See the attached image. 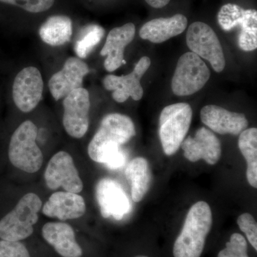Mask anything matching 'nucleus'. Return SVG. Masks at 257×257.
<instances>
[{
	"label": "nucleus",
	"mask_w": 257,
	"mask_h": 257,
	"mask_svg": "<svg viewBox=\"0 0 257 257\" xmlns=\"http://www.w3.org/2000/svg\"><path fill=\"white\" fill-rule=\"evenodd\" d=\"M105 30L100 25L91 24L83 28L74 44V50L78 58H87L101 41Z\"/></svg>",
	"instance_id": "23"
},
{
	"label": "nucleus",
	"mask_w": 257,
	"mask_h": 257,
	"mask_svg": "<svg viewBox=\"0 0 257 257\" xmlns=\"http://www.w3.org/2000/svg\"><path fill=\"white\" fill-rule=\"evenodd\" d=\"M146 3L150 6L157 9L164 8L170 3V0H145Z\"/></svg>",
	"instance_id": "30"
},
{
	"label": "nucleus",
	"mask_w": 257,
	"mask_h": 257,
	"mask_svg": "<svg viewBox=\"0 0 257 257\" xmlns=\"http://www.w3.org/2000/svg\"><path fill=\"white\" fill-rule=\"evenodd\" d=\"M237 224L246 234L250 244L257 251V224L253 216L248 213H243L238 217Z\"/></svg>",
	"instance_id": "28"
},
{
	"label": "nucleus",
	"mask_w": 257,
	"mask_h": 257,
	"mask_svg": "<svg viewBox=\"0 0 257 257\" xmlns=\"http://www.w3.org/2000/svg\"><path fill=\"white\" fill-rule=\"evenodd\" d=\"M238 146L247 164L246 179L248 184L257 188V128H246L240 134Z\"/></svg>",
	"instance_id": "22"
},
{
	"label": "nucleus",
	"mask_w": 257,
	"mask_h": 257,
	"mask_svg": "<svg viewBox=\"0 0 257 257\" xmlns=\"http://www.w3.org/2000/svg\"><path fill=\"white\" fill-rule=\"evenodd\" d=\"M210 78V70L202 58L192 52H186L177 62L172 80V92L179 96L199 92Z\"/></svg>",
	"instance_id": "6"
},
{
	"label": "nucleus",
	"mask_w": 257,
	"mask_h": 257,
	"mask_svg": "<svg viewBox=\"0 0 257 257\" xmlns=\"http://www.w3.org/2000/svg\"><path fill=\"white\" fill-rule=\"evenodd\" d=\"M186 41L191 52L207 60L215 72L224 70L226 66L224 52L211 27L202 22L192 23L187 30Z\"/></svg>",
	"instance_id": "7"
},
{
	"label": "nucleus",
	"mask_w": 257,
	"mask_h": 257,
	"mask_svg": "<svg viewBox=\"0 0 257 257\" xmlns=\"http://www.w3.org/2000/svg\"><path fill=\"white\" fill-rule=\"evenodd\" d=\"M42 205L41 199L35 193L25 194L0 219V239L22 241L32 236Z\"/></svg>",
	"instance_id": "3"
},
{
	"label": "nucleus",
	"mask_w": 257,
	"mask_h": 257,
	"mask_svg": "<svg viewBox=\"0 0 257 257\" xmlns=\"http://www.w3.org/2000/svg\"><path fill=\"white\" fill-rule=\"evenodd\" d=\"M136 28L133 23L112 29L106 37L100 55L106 57L104 67L109 72H114L124 62L125 48L133 41Z\"/></svg>",
	"instance_id": "18"
},
{
	"label": "nucleus",
	"mask_w": 257,
	"mask_h": 257,
	"mask_svg": "<svg viewBox=\"0 0 257 257\" xmlns=\"http://www.w3.org/2000/svg\"><path fill=\"white\" fill-rule=\"evenodd\" d=\"M241 32L238 43L241 50L251 52L257 48V12L245 10V15L239 25Z\"/></svg>",
	"instance_id": "24"
},
{
	"label": "nucleus",
	"mask_w": 257,
	"mask_h": 257,
	"mask_svg": "<svg viewBox=\"0 0 257 257\" xmlns=\"http://www.w3.org/2000/svg\"><path fill=\"white\" fill-rule=\"evenodd\" d=\"M44 82L37 67H27L15 77L13 85V98L15 105L22 112L33 111L42 100Z\"/></svg>",
	"instance_id": "10"
},
{
	"label": "nucleus",
	"mask_w": 257,
	"mask_h": 257,
	"mask_svg": "<svg viewBox=\"0 0 257 257\" xmlns=\"http://www.w3.org/2000/svg\"><path fill=\"white\" fill-rule=\"evenodd\" d=\"M200 116L206 126L219 135L229 134L236 136L248 127V120L244 114L228 111L219 106H204Z\"/></svg>",
	"instance_id": "16"
},
{
	"label": "nucleus",
	"mask_w": 257,
	"mask_h": 257,
	"mask_svg": "<svg viewBox=\"0 0 257 257\" xmlns=\"http://www.w3.org/2000/svg\"><path fill=\"white\" fill-rule=\"evenodd\" d=\"M192 119V109L187 103H177L164 108L160 116V138L167 156L178 151L188 133Z\"/></svg>",
	"instance_id": "5"
},
{
	"label": "nucleus",
	"mask_w": 257,
	"mask_h": 257,
	"mask_svg": "<svg viewBox=\"0 0 257 257\" xmlns=\"http://www.w3.org/2000/svg\"><path fill=\"white\" fill-rule=\"evenodd\" d=\"M184 156L189 162L200 160L214 165L220 160L221 142L215 135L206 127H201L196 132L194 138L188 137L181 145Z\"/></svg>",
	"instance_id": "14"
},
{
	"label": "nucleus",
	"mask_w": 257,
	"mask_h": 257,
	"mask_svg": "<svg viewBox=\"0 0 257 257\" xmlns=\"http://www.w3.org/2000/svg\"><path fill=\"white\" fill-rule=\"evenodd\" d=\"M217 257H249L247 241L242 235L234 233L226 243V247L218 253Z\"/></svg>",
	"instance_id": "26"
},
{
	"label": "nucleus",
	"mask_w": 257,
	"mask_h": 257,
	"mask_svg": "<svg viewBox=\"0 0 257 257\" xmlns=\"http://www.w3.org/2000/svg\"><path fill=\"white\" fill-rule=\"evenodd\" d=\"M187 18L181 14L171 18L154 19L142 27L140 36L152 43H162L182 34L187 28Z\"/></svg>",
	"instance_id": "19"
},
{
	"label": "nucleus",
	"mask_w": 257,
	"mask_h": 257,
	"mask_svg": "<svg viewBox=\"0 0 257 257\" xmlns=\"http://www.w3.org/2000/svg\"><path fill=\"white\" fill-rule=\"evenodd\" d=\"M45 184L51 190L62 188L66 192H82L84 185L72 155L60 151L49 161L45 171Z\"/></svg>",
	"instance_id": "8"
},
{
	"label": "nucleus",
	"mask_w": 257,
	"mask_h": 257,
	"mask_svg": "<svg viewBox=\"0 0 257 257\" xmlns=\"http://www.w3.org/2000/svg\"><path fill=\"white\" fill-rule=\"evenodd\" d=\"M42 236L62 257H82L83 250L72 226L65 221H51L42 228Z\"/></svg>",
	"instance_id": "17"
},
{
	"label": "nucleus",
	"mask_w": 257,
	"mask_h": 257,
	"mask_svg": "<svg viewBox=\"0 0 257 257\" xmlns=\"http://www.w3.org/2000/svg\"><path fill=\"white\" fill-rule=\"evenodd\" d=\"M73 32L72 20L65 15H54L47 19L39 30L42 41L59 47L70 41Z\"/></svg>",
	"instance_id": "20"
},
{
	"label": "nucleus",
	"mask_w": 257,
	"mask_h": 257,
	"mask_svg": "<svg viewBox=\"0 0 257 257\" xmlns=\"http://www.w3.org/2000/svg\"><path fill=\"white\" fill-rule=\"evenodd\" d=\"M0 257H31L28 248L22 241L0 239Z\"/></svg>",
	"instance_id": "29"
},
{
	"label": "nucleus",
	"mask_w": 257,
	"mask_h": 257,
	"mask_svg": "<svg viewBox=\"0 0 257 257\" xmlns=\"http://www.w3.org/2000/svg\"><path fill=\"white\" fill-rule=\"evenodd\" d=\"M90 96L87 89L81 87L64 98L62 124L69 137L82 138L89 126Z\"/></svg>",
	"instance_id": "9"
},
{
	"label": "nucleus",
	"mask_w": 257,
	"mask_h": 257,
	"mask_svg": "<svg viewBox=\"0 0 257 257\" xmlns=\"http://www.w3.org/2000/svg\"><path fill=\"white\" fill-rule=\"evenodd\" d=\"M41 210L47 217L65 221L82 217L87 211V206L80 194L57 191L51 194Z\"/></svg>",
	"instance_id": "15"
},
{
	"label": "nucleus",
	"mask_w": 257,
	"mask_h": 257,
	"mask_svg": "<svg viewBox=\"0 0 257 257\" xmlns=\"http://www.w3.org/2000/svg\"><path fill=\"white\" fill-rule=\"evenodd\" d=\"M150 65L151 60L145 56L139 60L130 74L122 76L106 75L103 79V85L107 90L113 91L112 98L116 102H124L130 97L135 101L140 100L144 94L140 80Z\"/></svg>",
	"instance_id": "11"
},
{
	"label": "nucleus",
	"mask_w": 257,
	"mask_h": 257,
	"mask_svg": "<svg viewBox=\"0 0 257 257\" xmlns=\"http://www.w3.org/2000/svg\"><path fill=\"white\" fill-rule=\"evenodd\" d=\"M0 2L15 5L31 13L47 11L55 3V0H0Z\"/></svg>",
	"instance_id": "27"
},
{
	"label": "nucleus",
	"mask_w": 257,
	"mask_h": 257,
	"mask_svg": "<svg viewBox=\"0 0 257 257\" xmlns=\"http://www.w3.org/2000/svg\"><path fill=\"white\" fill-rule=\"evenodd\" d=\"M136 135L131 118L119 113L106 115L88 145L89 158L116 170L124 165L126 157L121 147Z\"/></svg>",
	"instance_id": "1"
},
{
	"label": "nucleus",
	"mask_w": 257,
	"mask_h": 257,
	"mask_svg": "<svg viewBox=\"0 0 257 257\" xmlns=\"http://www.w3.org/2000/svg\"><path fill=\"white\" fill-rule=\"evenodd\" d=\"M38 130L33 121H23L10 138L8 158L15 168L28 174L36 173L43 165L44 157L37 143Z\"/></svg>",
	"instance_id": "4"
},
{
	"label": "nucleus",
	"mask_w": 257,
	"mask_h": 257,
	"mask_svg": "<svg viewBox=\"0 0 257 257\" xmlns=\"http://www.w3.org/2000/svg\"><path fill=\"white\" fill-rule=\"evenodd\" d=\"M245 15V10L235 4H226L221 7L217 15L219 26L224 31H230L239 26Z\"/></svg>",
	"instance_id": "25"
},
{
	"label": "nucleus",
	"mask_w": 257,
	"mask_h": 257,
	"mask_svg": "<svg viewBox=\"0 0 257 257\" xmlns=\"http://www.w3.org/2000/svg\"><path fill=\"white\" fill-rule=\"evenodd\" d=\"M213 223L210 206L204 201L193 204L174 243L175 257H200Z\"/></svg>",
	"instance_id": "2"
},
{
	"label": "nucleus",
	"mask_w": 257,
	"mask_h": 257,
	"mask_svg": "<svg viewBox=\"0 0 257 257\" xmlns=\"http://www.w3.org/2000/svg\"><path fill=\"white\" fill-rule=\"evenodd\" d=\"M89 72V67L78 57H69L63 67L51 77L49 89L55 101L64 99L69 93L82 87L84 77Z\"/></svg>",
	"instance_id": "13"
},
{
	"label": "nucleus",
	"mask_w": 257,
	"mask_h": 257,
	"mask_svg": "<svg viewBox=\"0 0 257 257\" xmlns=\"http://www.w3.org/2000/svg\"><path fill=\"white\" fill-rule=\"evenodd\" d=\"M95 192L103 217L119 221L130 212V199L119 182L109 178L101 179L96 184Z\"/></svg>",
	"instance_id": "12"
},
{
	"label": "nucleus",
	"mask_w": 257,
	"mask_h": 257,
	"mask_svg": "<svg viewBox=\"0 0 257 257\" xmlns=\"http://www.w3.org/2000/svg\"><path fill=\"white\" fill-rule=\"evenodd\" d=\"M135 257H149V256H144V255H138V256H136Z\"/></svg>",
	"instance_id": "31"
},
{
	"label": "nucleus",
	"mask_w": 257,
	"mask_h": 257,
	"mask_svg": "<svg viewBox=\"0 0 257 257\" xmlns=\"http://www.w3.org/2000/svg\"><path fill=\"white\" fill-rule=\"evenodd\" d=\"M125 176L131 185L132 199L135 202H141L151 186V171L146 159L136 157L130 161Z\"/></svg>",
	"instance_id": "21"
}]
</instances>
